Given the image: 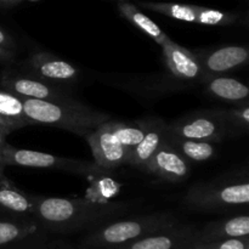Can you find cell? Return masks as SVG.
<instances>
[{
  "label": "cell",
  "instance_id": "32",
  "mask_svg": "<svg viewBox=\"0 0 249 249\" xmlns=\"http://www.w3.org/2000/svg\"><path fill=\"white\" fill-rule=\"evenodd\" d=\"M181 249H209L206 245H197V243H194V245H190L187 247H184Z\"/></svg>",
  "mask_w": 249,
  "mask_h": 249
},
{
  "label": "cell",
  "instance_id": "27",
  "mask_svg": "<svg viewBox=\"0 0 249 249\" xmlns=\"http://www.w3.org/2000/svg\"><path fill=\"white\" fill-rule=\"evenodd\" d=\"M209 249H249V236L207 243Z\"/></svg>",
  "mask_w": 249,
  "mask_h": 249
},
{
  "label": "cell",
  "instance_id": "6",
  "mask_svg": "<svg viewBox=\"0 0 249 249\" xmlns=\"http://www.w3.org/2000/svg\"><path fill=\"white\" fill-rule=\"evenodd\" d=\"M168 131L189 140L219 143L229 138L223 108L201 109L184 114L168 123Z\"/></svg>",
  "mask_w": 249,
  "mask_h": 249
},
{
  "label": "cell",
  "instance_id": "4",
  "mask_svg": "<svg viewBox=\"0 0 249 249\" xmlns=\"http://www.w3.org/2000/svg\"><path fill=\"white\" fill-rule=\"evenodd\" d=\"M184 206L197 213H218L246 207L249 203V182L240 178H219L197 182L185 194Z\"/></svg>",
  "mask_w": 249,
  "mask_h": 249
},
{
  "label": "cell",
  "instance_id": "21",
  "mask_svg": "<svg viewBox=\"0 0 249 249\" xmlns=\"http://www.w3.org/2000/svg\"><path fill=\"white\" fill-rule=\"evenodd\" d=\"M150 116L142 117L133 122L112 121V129L119 142L126 148L130 155L131 151L140 143L148 125Z\"/></svg>",
  "mask_w": 249,
  "mask_h": 249
},
{
  "label": "cell",
  "instance_id": "20",
  "mask_svg": "<svg viewBox=\"0 0 249 249\" xmlns=\"http://www.w3.org/2000/svg\"><path fill=\"white\" fill-rule=\"evenodd\" d=\"M118 10L124 18L128 19L131 24L138 27L141 32L150 36L151 39L156 41L158 45H162L169 36L160 28L158 24H156L152 19L145 14L140 11L134 4L128 1H121L118 4Z\"/></svg>",
  "mask_w": 249,
  "mask_h": 249
},
{
  "label": "cell",
  "instance_id": "22",
  "mask_svg": "<svg viewBox=\"0 0 249 249\" xmlns=\"http://www.w3.org/2000/svg\"><path fill=\"white\" fill-rule=\"evenodd\" d=\"M39 229L40 226L36 223V220L22 221L0 219V248L22 240Z\"/></svg>",
  "mask_w": 249,
  "mask_h": 249
},
{
  "label": "cell",
  "instance_id": "13",
  "mask_svg": "<svg viewBox=\"0 0 249 249\" xmlns=\"http://www.w3.org/2000/svg\"><path fill=\"white\" fill-rule=\"evenodd\" d=\"M145 172L164 181L180 182L190 177L191 164L164 140L147 163Z\"/></svg>",
  "mask_w": 249,
  "mask_h": 249
},
{
  "label": "cell",
  "instance_id": "29",
  "mask_svg": "<svg viewBox=\"0 0 249 249\" xmlns=\"http://www.w3.org/2000/svg\"><path fill=\"white\" fill-rule=\"evenodd\" d=\"M49 249H78V247L66 238L57 237L51 238L50 243H49Z\"/></svg>",
  "mask_w": 249,
  "mask_h": 249
},
{
  "label": "cell",
  "instance_id": "16",
  "mask_svg": "<svg viewBox=\"0 0 249 249\" xmlns=\"http://www.w3.org/2000/svg\"><path fill=\"white\" fill-rule=\"evenodd\" d=\"M245 236H249V216L247 214H241L208 221L203 228L197 229L195 243L207 245L216 241Z\"/></svg>",
  "mask_w": 249,
  "mask_h": 249
},
{
  "label": "cell",
  "instance_id": "12",
  "mask_svg": "<svg viewBox=\"0 0 249 249\" xmlns=\"http://www.w3.org/2000/svg\"><path fill=\"white\" fill-rule=\"evenodd\" d=\"M160 46L164 62L173 77L184 82L202 84L204 80L203 68L191 50L179 45L170 38Z\"/></svg>",
  "mask_w": 249,
  "mask_h": 249
},
{
  "label": "cell",
  "instance_id": "14",
  "mask_svg": "<svg viewBox=\"0 0 249 249\" xmlns=\"http://www.w3.org/2000/svg\"><path fill=\"white\" fill-rule=\"evenodd\" d=\"M33 195L27 194L10 181L0 177V219L9 220H34Z\"/></svg>",
  "mask_w": 249,
  "mask_h": 249
},
{
  "label": "cell",
  "instance_id": "34",
  "mask_svg": "<svg viewBox=\"0 0 249 249\" xmlns=\"http://www.w3.org/2000/svg\"><path fill=\"white\" fill-rule=\"evenodd\" d=\"M122 1H124V0H122Z\"/></svg>",
  "mask_w": 249,
  "mask_h": 249
},
{
  "label": "cell",
  "instance_id": "8",
  "mask_svg": "<svg viewBox=\"0 0 249 249\" xmlns=\"http://www.w3.org/2000/svg\"><path fill=\"white\" fill-rule=\"evenodd\" d=\"M0 89L21 100L57 101L73 97V89L43 82L38 78L21 72L16 65L7 66L0 75Z\"/></svg>",
  "mask_w": 249,
  "mask_h": 249
},
{
  "label": "cell",
  "instance_id": "33",
  "mask_svg": "<svg viewBox=\"0 0 249 249\" xmlns=\"http://www.w3.org/2000/svg\"><path fill=\"white\" fill-rule=\"evenodd\" d=\"M5 168H6V164H5L4 158H2V156L0 155V177H1V175H4Z\"/></svg>",
  "mask_w": 249,
  "mask_h": 249
},
{
  "label": "cell",
  "instance_id": "15",
  "mask_svg": "<svg viewBox=\"0 0 249 249\" xmlns=\"http://www.w3.org/2000/svg\"><path fill=\"white\" fill-rule=\"evenodd\" d=\"M167 134L168 122L160 118V117L150 116L145 135H143L140 143L130 152L126 164L145 172L146 165L153 157L156 151L160 148V146L164 142Z\"/></svg>",
  "mask_w": 249,
  "mask_h": 249
},
{
  "label": "cell",
  "instance_id": "23",
  "mask_svg": "<svg viewBox=\"0 0 249 249\" xmlns=\"http://www.w3.org/2000/svg\"><path fill=\"white\" fill-rule=\"evenodd\" d=\"M223 118L228 129L229 138L247 135L249 131V104L233 105L223 108Z\"/></svg>",
  "mask_w": 249,
  "mask_h": 249
},
{
  "label": "cell",
  "instance_id": "10",
  "mask_svg": "<svg viewBox=\"0 0 249 249\" xmlns=\"http://www.w3.org/2000/svg\"><path fill=\"white\" fill-rule=\"evenodd\" d=\"M204 72V79L215 75H224L230 71L247 65L249 51L246 46L226 45L216 49L192 50Z\"/></svg>",
  "mask_w": 249,
  "mask_h": 249
},
{
  "label": "cell",
  "instance_id": "24",
  "mask_svg": "<svg viewBox=\"0 0 249 249\" xmlns=\"http://www.w3.org/2000/svg\"><path fill=\"white\" fill-rule=\"evenodd\" d=\"M140 5L145 9L158 14L165 15L170 18L178 21L190 22L196 23V14H195V5L191 4H179V2H152L142 1Z\"/></svg>",
  "mask_w": 249,
  "mask_h": 249
},
{
  "label": "cell",
  "instance_id": "7",
  "mask_svg": "<svg viewBox=\"0 0 249 249\" xmlns=\"http://www.w3.org/2000/svg\"><path fill=\"white\" fill-rule=\"evenodd\" d=\"M21 72L50 84L73 89L80 79V70L65 58L45 50H36L16 63Z\"/></svg>",
  "mask_w": 249,
  "mask_h": 249
},
{
  "label": "cell",
  "instance_id": "11",
  "mask_svg": "<svg viewBox=\"0 0 249 249\" xmlns=\"http://www.w3.org/2000/svg\"><path fill=\"white\" fill-rule=\"evenodd\" d=\"M196 232L197 228L195 225L180 223L165 230L107 249H181L194 245Z\"/></svg>",
  "mask_w": 249,
  "mask_h": 249
},
{
  "label": "cell",
  "instance_id": "3",
  "mask_svg": "<svg viewBox=\"0 0 249 249\" xmlns=\"http://www.w3.org/2000/svg\"><path fill=\"white\" fill-rule=\"evenodd\" d=\"M181 223L172 212H155L123 220L107 223L95 230L89 231L79 240L78 249H107L138 238L145 237L151 233L165 230Z\"/></svg>",
  "mask_w": 249,
  "mask_h": 249
},
{
  "label": "cell",
  "instance_id": "9",
  "mask_svg": "<svg viewBox=\"0 0 249 249\" xmlns=\"http://www.w3.org/2000/svg\"><path fill=\"white\" fill-rule=\"evenodd\" d=\"M112 121L100 125L85 138L91 148L94 163L102 170H113L126 164L129 160V152L113 134Z\"/></svg>",
  "mask_w": 249,
  "mask_h": 249
},
{
  "label": "cell",
  "instance_id": "18",
  "mask_svg": "<svg viewBox=\"0 0 249 249\" xmlns=\"http://www.w3.org/2000/svg\"><path fill=\"white\" fill-rule=\"evenodd\" d=\"M29 126L23 108V100L0 89V129L7 134Z\"/></svg>",
  "mask_w": 249,
  "mask_h": 249
},
{
  "label": "cell",
  "instance_id": "2",
  "mask_svg": "<svg viewBox=\"0 0 249 249\" xmlns=\"http://www.w3.org/2000/svg\"><path fill=\"white\" fill-rule=\"evenodd\" d=\"M23 108L29 125L53 126L82 138L113 119L111 114L97 111L74 96L57 101L23 100Z\"/></svg>",
  "mask_w": 249,
  "mask_h": 249
},
{
  "label": "cell",
  "instance_id": "28",
  "mask_svg": "<svg viewBox=\"0 0 249 249\" xmlns=\"http://www.w3.org/2000/svg\"><path fill=\"white\" fill-rule=\"evenodd\" d=\"M0 63H5L7 66H14L17 63L16 51L0 46Z\"/></svg>",
  "mask_w": 249,
  "mask_h": 249
},
{
  "label": "cell",
  "instance_id": "1",
  "mask_svg": "<svg viewBox=\"0 0 249 249\" xmlns=\"http://www.w3.org/2000/svg\"><path fill=\"white\" fill-rule=\"evenodd\" d=\"M33 202L36 223L49 235L57 236L89 232L123 216L130 207L128 202L40 195H33Z\"/></svg>",
  "mask_w": 249,
  "mask_h": 249
},
{
  "label": "cell",
  "instance_id": "5",
  "mask_svg": "<svg viewBox=\"0 0 249 249\" xmlns=\"http://www.w3.org/2000/svg\"><path fill=\"white\" fill-rule=\"evenodd\" d=\"M1 156L6 167L16 165V167L36 168V169L58 170V172L70 173L73 175H83V177L102 172V169H100L94 162L75 160V158L58 157V156L38 152V151L16 148L9 143L4 148Z\"/></svg>",
  "mask_w": 249,
  "mask_h": 249
},
{
  "label": "cell",
  "instance_id": "19",
  "mask_svg": "<svg viewBox=\"0 0 249 249\" xmlns=\"http://www.w3.org/2000/svg\"><path fill=\"white\" fill-rule=\"evenodd\" d=\"M165 140L191 164V163L206 162L215 156V143L204 142V141L189 140L179 138L168 131Z\"/></svg>",
  "mask_w": 249,
  "mask_h": 249
},
{
  "label": "cell",
  "instance_id": "31",
  "mask_svg": "<svg viewBox=\"0 0 249 249\" xmlns=\"http://www.w3.org/2000/svg\"><path fill=\"white\" fill-rule=\"evenodd\" d=\"M7 135H9V134L5 133L2 129H0V155H1L2 151H4V148L6 147V145H7V142H6Z\"/></svg>",
  "mask_w": 249,
  "mask_h": 249
},
{
  "label": "cell",
  "instance_id": "26",
  "mask_svg": "<svg viewBox=\"0 0 249 249\" xmlns=\"http://www.w3.org/2000/svg\"><path fill=\"white\" fill-rule=\"evenodd\" d=\"M50 240V235L40 228L32 235L23 237L19 241H16L11 245L1 247L0 249H49Z\"/></svg>",
  "mask_w": 249,
  "mask_h": 249
},
{
  "label": "cell",
  "instance_id": "25",
  "mask_svg": "<svg viewBox=\"0 0 249 249\" xmlns=\"http://www.w3.org/2000/svg\"><path fill=\"white\" fill-rule=\"evenodd\" d=\"M196 23L204 26H230L237 21V15L232 12H224L220 10L195 5Z\"/></svg>",
  "mask_w": 249,
  "mask_h": 249
},
{
  "label": "cell",
  "instance_id": "17",
  "mask_svg": "<svg viewBox=\"0 0 249 249\" xmlns=\"http://www.w3.org/2000/svg\"><path fill=\"white\" fill-rule=\"evenodd\" d=\"M204 91L211 97L228 104L241 105L248 102L249 88L241 80L228 75L208 77L202 82Z\"/></svg>",
  "mask_w": 249,
  "mask_h": 249
},
{
  "label": "cell",
  "instance_id": "30",
  "mask_svg": "<svg viewBox=\"0 0 249 249\" xmlns=\"http://www.w3.org/2000/svg\"><path fill=\"white\" fill-rule=\"evenodd\" d=\"M0 46H4V48L10 49V50L17 51V44L15 41V39L5 29H2L1 27H0Z\"/></svg>",
  "mask_w": 249,
  "mask_h": 249
}]
</instances>
